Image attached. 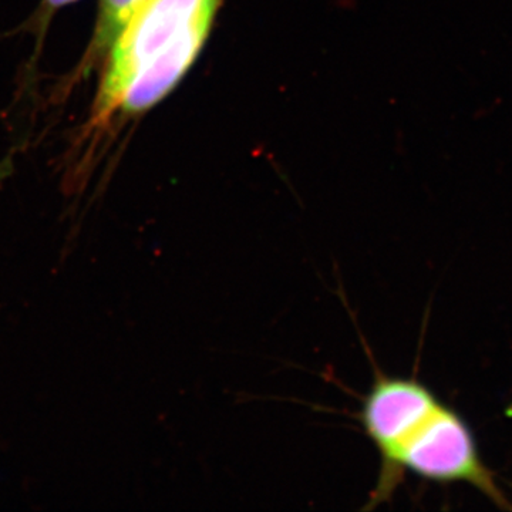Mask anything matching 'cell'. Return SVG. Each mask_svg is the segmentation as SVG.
Masks as SVG:
<instances>
[{
	"mask_svg": "<svg viewBox=\"0 0 512 512\" xmlns=\"http://www.w3.org/2000/svg\"><path fill=\"white\" fill-rule=\"evenodd\" d=\"M224 0H148L106 56L94 114H141L190 72Z\"/></svg>",
	"mask_w": 512,
	"mask_h": 512,
	"instance_id": "1",
	"label": "cell"
},
{
	"mask_svg": "<svg viewBox=\"0 0 512 512\" xmlns=\"http://www.w3.org/2000/svg\"><path fill=\"white\" fill-rule=\"evenodd\" d=\"M407 473L430 483L471 485L495 507L512 511L510 498L481 457L474 430L443 399L410 424L390 456L380 463L367 510L389 503Z\"/></svg>",
	"mask_w": 512,
	"mask_h": 512,
	"instance_id": "2",
	"label": "cell"
},
{
	"mask_svg": "<svg viewBox=\"0 0 512 512\" xmlns=\"http://www.w3.org/2000/svg\"><path fill=\"white\" fill-rule=\"evenodd\" d=\"M148 3V0H101L99 19L90 46L89 62L109 55L128 23Z\"/></svg>",
	"mask_w": 512,
	"mask_h": 512,
	"instance_id": "3",
	"label": "cell"
},
{
	"mask_svg": "<svg viewBox=\"0 0 512 512\" xmlns=\"http://www.w3.org/2000/svg\"><path fill=\"white\" fill-rule=\"evenodd\" d=\"M74 2H77V0H46V5L49 6L50 9H59Z\"/></svg>",
	"mask_w": 512,
	"mask_h": 512,
	"instance_id": "4",
	"label": "cell"
}]
</instances>
